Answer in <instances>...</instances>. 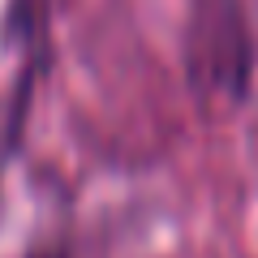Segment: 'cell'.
<instances>
[{"instance_id": "6da1fadb", "label": "cell", "mask_w": 258, "mask_h": 258, "mask_svg": "<svg viewBox=\"0 0 258 258\" xmlns=\"http://www.w3.org/2000/svg\"><path fill=\"white\" fill-rule=\"evenodd\" d=\"M185 69L203 108H241L254 74V43L241 0H194L189 30H185Z\"/></svg>"}, {"instance_id": "7a4b0ae2", "label": "cell", "mask_w": 258, "mask_h": 258, "mask_svg": "<svg viewBox=\"0 0 258 258\" xmlns=\"http://www.w3.org/2000/svg\"><path fill=\"white\" fill-rule=\"evenodd\" d=\"M35 258H60V254H35Z\"/></svg>"}]
</instances>
